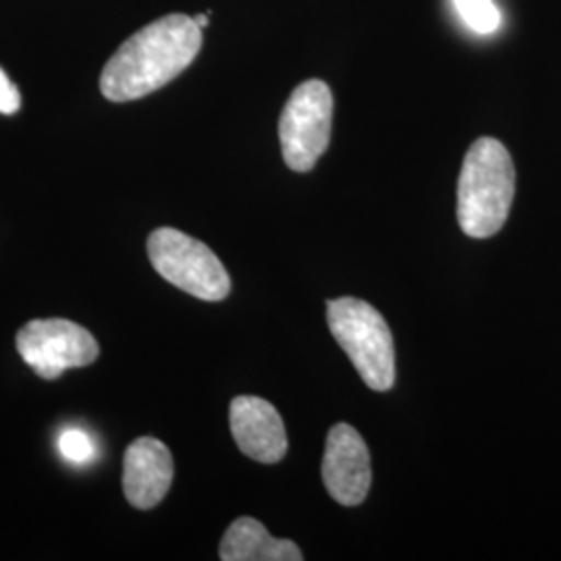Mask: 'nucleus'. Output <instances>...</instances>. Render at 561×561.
Wrapping results in <instances>:
<instances>
[{
    "label": "nucleus",
    "instance_id": "f257e3e1",
    "mask_svg": "<svg viewBox=\"0 0 561 561\" xmlns=\"http://www.w3.org/2000/svg\"><path fill=\"white\" fill-rule=\"evenodd\" d=\"M202 48V27L173 13L148 23L104 65L101 92L111 102L144 99L183 73Z\"/></svg>",
    "mask_w": 561,
    "mask_h": 561
},
{
    "label": "nucleus",
    "instance_id": "f03ea898",
    "mask_svg": "<svg viewBox=\"0 0 561 561\" xmlns=\"http://www.w3.org/2000/svg\"><path fill=\"white\" fill-rule=\"evenodd\" d=\"M516 194V169L502 141L479 138L466 152L458 180V222L468 238L502 231Z\"/></svg>",
    "mask_w": 561,
    "mask_h": 561
},
{
    "label": "nucleus",
    "instance_id": "7ed1b4c3",
    "mask_svg": "<svg viewBox=\"0 0 561 561\" xmlns=\"http://www.w3.org/2000/svg\"><path fill=\"white\" fill-rule=\"evenodd\" d=\"M327 322L362 381L389 391L396 382V345L381 312L368 301L340 298L327 304Z\"/></svg>",
    "mask_w": 561,
    "mask_h": 561
},
{
    "label": "nucleus",
    "instance_id": "20e7f679",
    "mask_svg": "<svg viewBox=\"0 0 561 561\" xmlns=\"http://www.w3.org/2000/svg\"><path fill=\"white\" fill-rule=\"evenodd\" d=\"M148 259L162 279L204 301H221L231 279L219 256L202 241L173 227H161L148 238Z\"/></svg>",
    "mask_w": 561,
    "mask_h": 561
},
{
    "label": "nucleus",
    "instance_id": "39448f33",
    "mask_svg": "<svg viewBox=\"0 0 561 561\" xmlns=\"http://www.w3.org/2000/svg\"><path fill=\"white\" fill-rule=\"evenodd\" d=\"M333 94L321 80L300 83L285 104L279 121L283 161L291 171L308 173L331 141Z\"/></svg>",
    "mask_w": 561,
    "mask_h": 561
},
{
    "label": "nucleus",
    "instance_id": "423d86ee",
    "mask_svg": "<svg viewBox=\"0 0 561 561\" xmlns=\"http://www.w3.org/2000/svg\"><path fill=\"white\" fill-rule=\"evenodd\" d=\"M18 350L23 362L46 381L69 368L88 366L101 354L99 341L88 329L65 319L27 322L18 333Z\"/></svg>",
    "mask_w": 561,
    "mask_h": 561
},
{
    "label": "nucleus",
    "instance_id": "0eeeda50",
    "mask_svg": "<svg viewBox=\"0 0 561 561\" xmlns=\"http://www.w3.org/2000/svg\"><path fill=\"white\" fill-rule=\"evenodd\" d=\"M322 481L329 495L345 507L360 505L370 491L373 470L368 447L360 433L345 422L329 431L322 458Z\"/></svg>",
    "mask_w": 561,
    "mask_h": 561
},
{
    "label": "nucleus",
    "instance_id": "6e6552de",
    "mask_svg": "<svg viewBox=\"0 0 561 561\" xmlns=\"http://www.w3.org/2000/svg\"><path fill=\"white\" fill-rule=\"evenodd\" d=\"M231 435L241 454L261 463H277L287 454V433L273 403L256 396H240L229 405Z\"/></svg>",
    "mask_w": 561,
    "mask_h": 561
},
{
    "label": "nucleus",
    "instance_id": "1a4fd4ad",
    "mask_svg": "<svg viewBox=\"0 0 561 561\" xmlns=\"http://www.w3.org/2000/svg\"><path fill=\"white\" fill-rule=\"evenodd\" d=\"M173 456L164 443L140 437L123 458V491L138 510H152L164 500L173 482Z\"/></svg>",
    "mask_w": 561,
    "mask_h": 561
},
{
    "label": "nucleus",
    "instance_id": "9d476101",
    "mask_svg": "<svg viewBox=\"0 0 561 561\" xmlns=\"http://www.w3.org/2000/svg\"><path fill=\"white\" fill-rule=\"evenodd\" d=\"M219 558L222 561H301L300 547L287 539H275L261 522L238 518L222 537Z\"/></svg>",
    "mask_w": 561,
    "mask_h": 561
},
{
    "label": "nucleus",
    "instance_id": "9b49d317",
    "mask_svg": "<svg viewBox=\"0 0 561 561\" xmlns=\"http://www.w3.org/2000/svg\"><path fill=\"white\" fill-rule=\"evenodd\" d=\"M466 27L479 36L495 34L502 27V11L495 0H451Z\"/></svg>",
    "mask_w": 561,
    "mask_h": 561
},
{
    "label": "nucleus",
    "instance_id": "f8f14e48",
    "mask_svg": "<svg viewBox=\"0 0 561 561\" xmlns=\"http://www.w3.org/2000/svg\"><path fill=\"white\" fill-rule=\"evenodd\" d=\"M60 454L73 463H88L96 456V445L81 428H67L59 439Z\"/></svg>",
    "mask_w": 561,
    "mask_h": 561
},
{
    "label": "nucleus",
    "instance_id": "ddd939ff",
    "mask_svg": "<svg viewBox=\"0 0 561 561\" xmlns=\"http://www.w3.org/2000/svg\"><path fill=\"white\" fill-rule=\"evenodd\" d=\"M21 108V96L18 85L9 80V76L0 67V113L15 115Z\"/></svg>",
    "mask_w": 561,
    "mask_h": 561
},
{
    "label": "nucleus",
    "instance_id": "4468645a",
    "mask_svg": "<svg viewBox=\"0 0 561 561\" xmlns=\"http://www.w3.org/2000/svg\"><path fill=\"white\" fill-rule=\"evenodd\" d=\"M208 18H210V13H204V15H196V18H194V21L198 23V27H202V30H204V27H206V25L210 23V20H208Z\"/></svg>",
    "mask_w": 561,
    "mask_h": 561
}]
</instances>
